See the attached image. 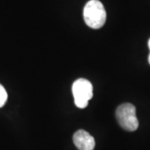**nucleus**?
Wrapping results in <instances>:
<instances>
[{
  "mask_svg": "<svg viewBox=\"0 0 150 150\" xmlns=\"http://www.w3.org/2000/svg\"><path fill=\"white\" fill-rule=\"evenodd\" d=\"M73 139L79 150H93L95 147L94 138L85 130H78L74 134Z\"/></svg>",
  "mask_w": 150,
  "mask_h": 150,
  "instance_id": "20e7f679",
  "label": "nucleus"
},
{
  "mask_svg": "<svg viewBox=\"0 0 150 150\" xmlns=\"http://www.w3.org/2000/svg\"><path fill=\"white\" fill-rule=\"evenodd\" d=\"M148 45H149V50H150V38H149V43H148Z\"/></svg>",
  "mask_w": 150,
  "mask_h": 150,
  "instance_id": "423d86ee",
  "label": "nucleus"
},
{
  "mask_svg": "<svg viewBox=\"0 0 150 150\" xmlns=\"http://www.w3.org/2000/svg\"><path fill=\"white\" fill-rule=\"evenodd\" d=\"M149 64H150V54H149Z\"/></svg>",
  "mask_w": 150,
  "mask_h": 150,
  "instance_id": "0eeeda50",
  "label": "nucleus"
},
{
  "mask_svg": "<svg viewBox=\"0 0 150 150\" xmlns=\"http://www.w3.org/2000/svg\"><path fill=\"white\" fill-rule=\"evenodd\" d=\"M106 11L98 0H90L83 8V18L86 24L91 28H102L106 22Z\"/></svg>",
  "mask_w": 150,
  "mask_h": 150,
  "instance_id": "f257e3e1",
  "label": "nucleus"
},
{
  "mask_svg": "<svg viewBox=\"0 0 150 150\" xmlns=\"http://www.w3.org/2000/svg\"><path fill=\"white\" fill-rule=\"evenodd\" d=\"M116 118L123 129L134 132L139 128V120L136 115V108L131 103H123L116 110Z\"/></svg>",
  "mask_w": 150,
  "mask_h": 150,
  "instance_id": "f03ea898",
  "label": "nucleus"
},
{
  "mask_svg": "<svg viewBox=\"0 0 150 150\" xmlns=\"http://www.w3.org/2000/svg\"><path fill=\"white\" fill-rule=\"evenodd\" d=\"M75 105L79 108H85L88 101L93 98V85L85 79H77L72 87Z\"/></svg>",
  "mask_w": 150,
  "mask_h": 150,
  "instance_id": "7ed1b4c3",
  "label": "nucleus"
},
{
  "mask_svg": "<svg viewBox=\"0 0 150 150\" xmlns=\"http://www.w3.org/2000/svg\"><path fill=\"white\" fill-rule=\"evenodd\" d=\"M8 99V93L4 87L0 83V108L4 107Z\"/></svg>",
  "mask_w": 150,
  "mask_h": 150,
  "instance_id": "39448f33",
  "label": "nucleus"
}]
</instances>
